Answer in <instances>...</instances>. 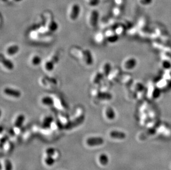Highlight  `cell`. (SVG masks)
Instances as JSON below:
<instances>
[{"label":"cell","instance_id":"obj_20","mask_svg":"<svg viewBox=\"0 0 171 170\" xmlns=\"http://www.w3.org/2000/svg\"><path fill=\"white\" fill-rule=\"evenodd\" d=\"M4 166L5 170H13V165L11 160L6 159L4 161Z\"/></svg>","mask_w":171,"mask_h":170},{"label":"cell","instance_id":"obj_11","mask_svg":"<svg viewBox=\"0 0 171 170\" xmlns=\"http://www.w3.org/2000/svg\"><path fill=\"white\" fill-rule=\"evenodd\" d=\"M25 121V115H23L22 114L18 115L15 122V127L17 128H20L23 124Z\"/></svg>","mask_w":171,"mask_h":170},{"label":"cell","instance_id":"obj_1","mask_svg":"<svg viewBox=\"0 0 171 170\" xmlns=\"http://www.w3.org/2000/svg\"><path fill=\"white\" fill-rule=\"evenodd\" d=\"M84 120H85V116L84 115H81L80 116H78L73 120L69 122L67 124L64 125V129L67 130L73 129V128L77 127L79 125L81 124L84 122Z\"/></svg>","mask_w":171,"mask_h":170},{"label":"cell","instance_id":"obj_24","mask_svg":"<svg viewBox=\"0 0 171 170\" xmlns=\"http://www.w3.org/2000/svg\"><path fill=\"white\" fill-rule=\"evenodd\" d=\"M118 39H119V37L116 34L111 35V36H108L107 38L108 41L110 43H115L118 41Z\"/></svg>","mask_w":171,"mask_h":170},{"label":"cell","instance_id":"obj_26","mask_svg":"<svg viewBox=\"0 0 171 170\" xmlns=\"http://www.w3.org/2000/svg\"><path fill=\"white\" fill-rule=\"evenodd\" d=\"M55 150L53 148H48L46 149L45 153L47 154V156H53L55 154Z\"/></svg>","mask_w":171,"mask_h":170},{"label":"cell","instance_id":"obj_14","mask_svg":"<svg viewBox=\"0 0 171 170\" xmlns=\"http://www.w3.org/2000/svg\"><path fill=\"white\" fill-rule=\"evenodd\" d=\"M84 54L85 55V60L86 64L88 65H91L93 64V60L90 52L89 50H85L84 51Z\"/></svg>","mask_w":171,"mask_h":170},{"label":"cell","instance_id":"obj_21","mask_svg":"<svg viewBox=\"0 0 171 170\" xmlns=\"http://www.w3.org/2000/svg\"><path fill=\"white\" fill-rule=\"evenodd\" d=\"M104 75H103V73H101L100 72H98L97 73L95 77L93 79V82H94V83H98L100 82V81L102 80L103 79V77H104Z\"/></svg>","mask_w":171,"mask_h":170},{"label":"cell","instance_id":"obj_16","mask_svg":"<svg viewBox=\"0 0 171 170\" xmlns=\"http://www.w3.org/2000/svg\"><path fill=\"white\" fill-rule=\"evenodd\" d=\"M97 99L102 100H110L112 99V95L109 93L107 92H101L99 93L97 96Z\"/></svg>","mask_w":171,"mask_h":170},{"label":"cell","instance_id":"obj_9","mask_svg":"<svg viewBox=\"0 0 171 170\" xmlns=\"http://www.w3.org/2000/svg\"><path fill=\"white\" fill-rule=\"evenodd\" d=\"M105 115L108 119L111 120H114L116 118V113L114 109L111 107L106 108L105 110Z\"/></svg>","mask_w":171,"mask_h":170},{"label":"cell","instance_id":"obj_18","mask_svg":"<svg viewBox=\"0 0 171 170\" xmlns=\"http://www.w3.org/2000/svg\"><path fill=\"white\" fill-rule=\"evenodd\" d=\"M44 162H45V164L47 166H51L54 164L55 160L54 158L53 157V156H47V157L45 158Z\"/></svg>","mask_w":171,"mask_h":170},{"label":"cell","instance_id":"obj_29","mask_svg":"<svg viewBox=\"0 0 171 170\" xmlns=\"http://www.w3.org/2000/svg\"><path fill=\"white\" fill-rule=\"evenodd\" d=\"M140 2L144 6H148L153 2V0H140Z\"/></svg>","mask_w":171,"mask_h":170},{"label":"cell","instance_id":"obj_2","mask_svg":"<svg viewBox=\"0 0 171 170\" xmlns=\"http://www.w3.org/2000/svg\"><path fill=\"white\" fill-rule=\"evenodd\" d=\"M86 143L90 146H100L104 143V139L102 137H90L86 139Z\"/></svg>","mask_w":171,"mask_h":170},{"label":"cell","instance_id":"obj_17","mask_svg":"<svg viewBox=\"0 0 171 170\" xmlns=\"http://www.w3.org/2000/svg\"><path fill=\"white\" fill-rule=\"evenodd\" d=\"M42 62V59L38 55H34L31 60L32 64L34 66H38L40 65Z\"/></svg>","mask_w":171,"mask_h":170},{"label":"cell","instance_id":"obj_19","mask_svg":"<svg viewBox=\"0 0 171 170\" xmlns=\"http://www.w3.org/2000/svg\"><path fill=\"white\" fill-rule=\"evenodd\" d=\"M58 28V24L54 21H51L48 24V29L51 32H55Z\"/></svg>","mask_w":171,"mask_h":170},{"label":"cell","instance_id":"obj_23","mask_svg":"<svg viewBox=\"0 0 171 170\" xmlns=\"http://www.w3.org/2000/svg\"><path fill=\"white\" fill-rule=\"evenodd\" d=\"M54 64L52 62H47L45 64V68L47 70L51 71L54 69Z\"/></svg>","mask_w":171,"mask_h":170},{"label":"cell","instance_id":"obj_13","mask_svg":"<svg viewBox=\"0 0 171 170\" xmlns=\"http://www.w3.org/2000/svg\"><path fill=\"white\" fill-rule=\"evenodd\" d=\"M99 160L100 164L103 166H106L109 162V158L106 153H102L99 157Z\"/></svg>","mask_w":171,"mask_h":170},{"label":"cell","instance_id":"obj_22","mask_svg":"<svg viewBox=\"0 0 171 170\" xmlns=\"http://www.w3.org/2000/svg\"><path fill=\"white\" fill-rule=\"evenodd\" d=\"M162 66L163 68L166 70H170L171 69V62L167 60H163L162 62Z\"/></svg>","mask_w":171,"mask_h":170},{"label":"cell","instance_id":"obj_8","mask_svg":"<svg viewBox=\"0 0 171 170\" xmlns=\"http://www.w3.org/2000/svg\"><path fill=\"white\" fill-rule=\"evenodd\" d=\"M1 62L2 64L9 70H12L14 69V64L10 60L6 59V58H2L1 56Z\"/></svg>","mask_w":171,"mask_h":170},{"label":"cell","instance_id":"obj_7","mask_svg":"<svg viewBox=\"0 0 171 170\" xmlns=\"http://www.w3.org/2000/svg\"><path fill=\"white\" fill-rule=\"evenodd\" d=\"M109 135L113 139L119 140H124L126 138V134L125 133L119 130H112L110 132Z\"/></svg>","mask_w":171,"mask_h":170},{"label":"cell","instance_id":"obj_6","mask_svg":"<svg viewBox=\"0 0 171 170\" xmlns=\"http://www.w3.org/2000/svg\"><path fill=\"white\" fill-rule=\"evenodd\" d=\"M99 14L98 11H97L96 10H93L90 16L89 23L92 27H94L96 26L99 20Z\"/></svg>","mask_w":171,"mask_h":170},{"label":"cell","instance_id":"obj_10","mask_svg":"<svg viewBox=\"0 0 171 170\" xmlns=\"http://www.w3.org/2000/svg\"><path fill=\"white\" fill-rule=\"evenodd\" d=\"M19 48L18 45H11L7 48L6 50V53L7 55H9V56H13L17 54L19 52Z\"/></svg>","mask_w":171,"mask_h":170},{"label":"cell","instance_id":"obj_15","mask_svg":"<svg viewBox=\"0 0 171 170\" xmlns=\"http://www.w3.org/2000/svg\"><path fill=\"white\" fill-rule=\"evenodd\" d=\"M111 71V65L110 63H106L103 66V73L104 76L107 77L109 75Z\"/></svg>","mask_w":171,"mask_h":170},{"label":"cell","instance_id":"obj_5","mask_svg":"<svg viewBox=\"0 0 171 170\" xmlns=\"http://www.w3.org/2000/svg\"><path fill=\"white\" fill-rule=\"evenodd\" d=\"M3 93L7 96L17 99L19 98L22 95L21 92L19 90H15L9 87L5 88L3 89Z\"/></svg>","mask_w":171,"mask_h":170},{"label":"cell","instance_id":"obj_3","mask_svg":"<svg viewBox=\"0 0 171 170\" xmlns=\"http://www.w3.org/2000/svg\"><path fill=\"white\" fill-rule=\"evenodd\" d=\"M137 59L135 58H130L124 63V67L127 70H132L137 66Z\"/></svg>","mask_w":171,"mask_h":170},{"label":"cell","instance_id":"obj_12","mask_svg":"<svg viewBox=\"0 0 171 170\" xmlns=\"http://www.w3.org/2000/svg\"><path fill=\"white\" fill-rule=\"evenodd\" d=\"M42 103L47 106H51L54 105V99L50 96H44L41 99Z\"/></svg>","mask_w":171,"mask_h":170},{"label":"cell","instance_id":"obj_31","mask_svg":"<svg viewBox=\"0 0 171 170\" xmlns=\"http://www.w3.org/2000/svg\"><path fill=\"white\" fill-rule=\"evenodd\" d=\"M3 2H7V0H2Z\"/></svg>","mask_w":171,"mask_h":170},{"label":"cell","instance_id":"obj_25","mask_svg":"<svg viewBox=\"0 0 171 170\" xmlns=\"http://www.w3.org/2000/svg\"><path fill=\"white\" fill-rule=\"evenodd\" d=\"M161 94V90L159 89H155L152 93V97L154 99H158L159 97H160Z\"/></svg>","mask_w":171,"mask_h":170},{"label":"cell","instance_id":"obj_30","mask_svg":"<svg viewBox=\"0 0 171 170\" xmlns=\"http://www.w3.org/2000/svg\"><path fill=\"white\" fill-rule=\"evenodd\" d=\"M7 139H8L7 136H4V137L1 138V149H2L3 144L6 143Z\"/></svg>","mask_w":171,"mask_h":170},{"label":"cell","instance_id":"obj_4","mask_svg":"<svg viewBox=\"0 0 171 170\" xmlns=\"http://www.w3.org/2000/svg\"><path fill=\"white\" fill-rule=\"evenodd\" d=\"M80 13V7L77 4H74L70 11L69 14L70 19L72 21H75L79 16Z\"/></svg>","mask_w":171,"mask_h":170},{"label":"cell","instance_id":"obj_27","mask_svg":"<svg viewBox=\"0 0 171 170\" xmlns=\"http://www.w3.org/2000/svg\"><path fill=\"white\" fill-rule=\"evenodd\" d=\"M52 121H53V119L51 118V117H47L44 119L43 124L44 126H48L51 124Z\"/></svg>","mask_w":171,"mask_h":170},{"label":"cell","instance_id":"obj_28","mask_svg":"<svg viewBox=\"0 0 171 170\" xmlns=\"http://www.w3.org/2000/svg\"><path fill=\"white\" fill-rule=\"evenodd\" d=\"M100 2V0H90L89 2V5L90 6L94 7L98 6Z\"/></svg>","mask_w":171,"mask_h":170}]
</instances>
